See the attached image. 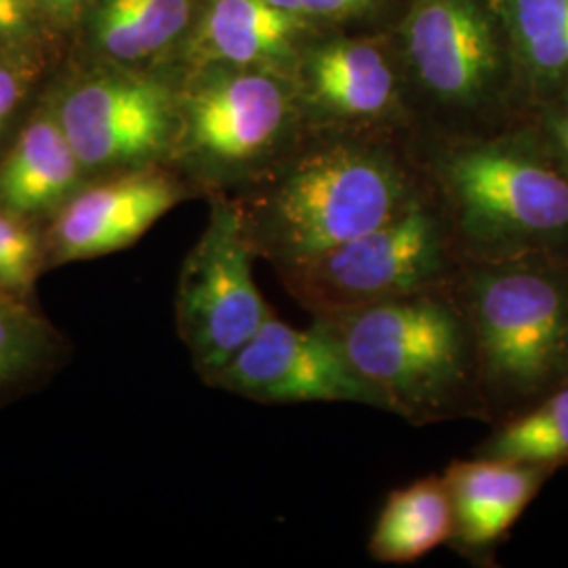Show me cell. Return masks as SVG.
<instances>
[{
	"label": "cell",
	"instance_id": "cell-5",
	"mask_svg": "<svg viewBox=\"0 0 568 568\" xmlns=\"http://www.w3.org/2000/svg\"><path fill=\"white\" fill-rule=\"evenodd\" d=\"M476 339L485 424L568 384V255L464 262L455 278Z\"/></svg>",
	"mask_w": 568,
	"mask_h": 568
},
{
	"label": "cell",
	"instance_id": "cell-12",
	"mask_svg": "<svg viewBox=\"0 0 568 568\" xmlns=\"http://www.w3.org/2000/svg\"><path fill=\"white\" fill-rule=\"evenodd\" d=\"M194 187L169 164L95 178L44 225L49 272L140 243Z\"/></svg>",
	"mask_w": 568,
	"mask_h": 568
},
{
	"label": "cell",
	"instance_id": "cell-11",
	"mask_svg": "<svg viewBox=\"0 0 568 568\" xmlns=\"http://www.w3.org/2000/svg\"><path fill=\"white\" fill-rule=\"evenodd\" d=\"M291 77L312 131L415 138L398 60L373 39L318 34Z\"/></svg>",
	"mask_w": 568,
	"mask_h": 568
},
{
	"label": "cell",
	"instance_id": "cell-24",
	"mask_svg": "<svg viewBox=\"0 0 568 568\" xmlns=\"http://www.w3.org/2000/svg\"><path fill=\"white\" fill-rule=\"evenodd\" d=\"M32 87V74L28 65L0 61V142L9 133L16 114Z\"/></svg>",
	"mask_w": 568,
	"mask_h": 568
},
{
	"label": "cell",
	"instance_id": "cell-2",
	"mask_svg": "<svg viewBox=\"0 0 568 568\" xmlns=\"http://www.w3.org/2000/svg\"><path fill=\"white\" fill-rule=\"evenodd\" d=\"M413 142L462 262L568 255V171L527 119Z\"/></svg>",
	"mask_w": 568,
	"mask_h": 568
},
{
	"label": "cell",
	"instance_id": "cell-4",
	"mask_svg": "<svg viewBox=\"0 0 568 568\" xmlns=\"http://www.w3.org/2000/svg\"><path fill=\"white\" fill-rule=\"evenodd\" d=\"M398 68L415 138H464L525 119L497 0H408Z\"/></svg>",
	"mask_w": 568,
	"mask_h": 568
},
{
	"label": "cell",
	"instance_id": "cell-13",
	"mask_svg": "<svg viewBox=\"0 0 568 568\" xmlns=\"http://www.w3.org/2000/svg\"><path fill=\"white\" fill-rule=\"evenodd\" d=\"M556 471L504 459H457L443 471L453 506L448 548L474 565H490L511 527Z\"/></svg>",
	"mask_w": 568,
	"mask_h": 568
},
{
	"label": "cell",
	"instance_id": "cell-1",
	"mask_svg": "<svg viewBox=\"0 0 568 568\" xmlns=\"http://www.w3.org/2000/svg\"><path fill=\"white\" fill-rule=\"evenodd\" d=\"M413 140L307 129L283 163L234 196L255 257L302 262L398 215L426 190Z\"/></svg>",
	"mask_w": 568,
	"mask_h": 568
},
{
	"label": "cell",
	"instance_id": "cell-10",
	"mask_svg": "<svg viewBox=\"0 0 568 568\" xmlns=\"http://www.w3.org/2000/svg\"><path fill=\"white\" fill-rule=\"evenodd\" d=\"M206 386L262 405L349 403L384 410L318 318L297 328L272 314Z\"/></svg>",
	"mask_w": 568,
	"mask_h": 568
},
{
	"label": "cell",
	"instance_id": "cell-20",
	"mask_svg": "<svg viewBox=\"0 0 568 568\" xmlns=\"http://www.w3.org/2000/svg\"><path fill=\"white\" fill-rule=\"evenodd\" d=\"M192 20V0H103L98 37L122 61L150 58L178 41Z\"/></svg>",
	"mask_w": 568,
	"mask_h": 568
},
{
	"label": "cell",
	"instance_id": "cell-25",
	"mask_svg": "<svg viewBox=\"0 0 568 568\" xmlns=\"http://www.w3.org/2000/svg\"><path fill=\"white\" fill-rule=\"evenodd\" d=\"M26 23L23 0H0V34H13Z\"/></svg>",
	"mask_w": 568,
	"mask_h": 568
},
{
	"label": "cell",
	"instance_id": "cell-17",
	"mask_svg": "<svg viewBox=\"0 0 568 568\" xmlns=\"http://www.w3.org/2000/svg\"><path fill=\"white\" fill-rule=\"evenodd\" d=\"M453 506L447 480L432 474L389 490L368 537V554L382 565H410L448 546Z\"/></svg>",
	"mask_w": 568,
	"mask_h": 568
},
{
	"label": "cell",
	"instance_id": "cell-3",
	"mask_svg": "<svg viewBox=\"0 0 568 568\" xmlns=\"http://www.w3.org/2000/svg\"><path fill=\"white\" fill-rule=\"evenodd\" d=\"M455 278L382 304L314 316L331 328L384 410L410 426L485 422L476 339Z\"/></svg>",
	"mask_w": 568,
	"mask_h": 568
},
{
	"label": "cell",
	"instance_id": "cell-23",
	"mask_svg": "<svg viewBox=\"0 0 568 568\" xmlns=\"http://www.w3.org/2000/svg\"><path fill=\"white\" fill-rule=\"evenodd\" d=\"M525 119L568 171V89L528 110Z\"/></svg>",
	"mask_w": 568,
	"mask_h": 568
},
{
	"label": "cell",
	"instance_id": "cell-8",
	"mask_svg": "<svg viewBox=\"0 0 568 568\" xmlns=\"http://www.w3.org/2000/svg\"><path fill=\"white\" fill-rule=\"evenodd\" d=\"M255 253L234 199L211 194V215L183 260L175 326L204 384L274 314L253 276Z\"/></svg>",
	"mask_w": 568,
	"mask_h": 568
},
{
	"label": "cell",
	"instance_id": "cell-7",
	"mask_svg": "<svg viewBox=\"0 0 568 568\" xmlns=\"http://www.w3.org/2000/svg\"><path fill=\"white\" fill-rule=\"evenodd\" d=\"M462 264L447 217L426 185L384 224L274 272L286 293L314 318L450 283Z\"/></svg>",
	"mask_w": 568,
	"mask_h": 568
},
{
	"label": "cell",
	"instance_id": "cell-19",
	"mask_svg": "<svg viewBox=\"0 0 568 568\" xmlns=\"http://www.w3.org/2000/svg\"><path fill=\"white\" fill-rule=\"evenodd\" d=\"M474 455L548 467L568 466V384L551 392L537 405L493 426Z\"/></svg>",
	"mask_w": 568,
	"mask_h": 568
},
{
	"label": "cell",
	"instance_id": "cell-21",
	"mask_svg": "<svg viewBox=\"0 0 568 568\" xmlns=\"http://www.w3.org/2000/svg\"><path fill=\"white\" fill-rule=\"evenodd\" d=\"M49 274L44 225L0 209V291L37 304V286Z\"/></svg>",
	"mask_w": 568,
	"mask_h": 568
},
{
	"label": "cell",
	"instance_id": "cell-16",
	"mask_svg": "<svg viewBox=\"0 0 568 568\" xmlns=\"http://www.w3.org/2000/svg\"><path fill=\"white\" fill-rule=\"evenodd\" d=\"M520 102L528 110L568 89V0H497Z\"/></svg>",
	"mask_w": 568,
	"mask_h": 568
},
{
	"label": "cell",
	"instance_id": "cell-6",
	"mask_svg": "<svg viewBox=\"0 0 568 568\" xmlns=\"http://www.w3.org/2000/svg\"><path fill=\"white\" fill-rule=\"evenodd\" d=\"M178 93L180 129L169 166L194 190L243 194L307 133L291 74L217 65Z\"/></svg>",
	"mask_w": 568,
	"mask_h": 568
},
{
	"label": "cell",
	"instance_id": "cell-26",
	"mask_svg": "<svg viewBox=\"0 0 568 568\" xmlns=\"http://www.w3.org/2000/svg\"><path fill=\"white\" fill-rule=\"evenodd\" d=\"M49 7L58 9V11H70L72 7H77L81 0H44Z\"/></svg>",
	"mask_w": 568,
	"mask_h": 568
},
{
	"label": "cell",
	"instance_id": "cell-15",
	"mask_svg": "<svg viewBox=\"0 0 568 568\" xmlns=\"http://www.w3.org/2000/svg\"><path fill=\"white\" fill-rule=\"evenodd\" d=\"M326 30L267 0H213L201 28L204 60L293 74L305 47Z\"/></svg>",
	"mask_w": 568,
	"mask_h": 568
},
{
	"label": "cell",
	"instance_id": "cell-14",
	"mask_svg": "<svg viewBox=\"0 0 568 568\" xmlns=\"http://www.w3.org/2000/svg\"><path fill=\"white\" fill-rule=\"evenodd\" d=\"M87 182L55 103L23 122L0 152V209L34 224H49Z\"/></svg>",
	"mask_w": 568,
	"mask_h": 568
},
{
	"label": "cell",
	"instance_id": "cell-18",
	"mask_svg": "<svg viewBox=\"0 0 568 568\" xmlns=\"http://www.w3.org/2000/svg\"><path fill=\"white\" fill-rule=\"evenodd\" d=\"M72 347L37 304L0 291V405L47 384Z\"/></svg>",
	"mask_w": 568,
	"mask_h": 568
},
{
	"label": "cell",
	"instance_id": "cell-22",
	"mask_svg": "<svg viewBox=\"0 0 568 568\" xmlns=\"http://www.w3.org/2000/svg\"><path fill=\"white\" fill-rule=\"evenodd\" d=\"M284 11L316 23L323 30H335L377 20L387 0H267Z\"/></svg>",
	"mask_w": 568,
	"mask_h": 568
},
{
	"label": "cell",
	"instance_id": "cell-9",
	"mask_svg": "<svg viewBox=\"0 0 568 568\" xmlns=\"http://www.w3.org/2000/svg\"><path fill=\"white\" fill-rule=\"evenodd\" d=\"M55 110L89 180L171 163L180 108L163 82L95 77L68 89Z\"/></svg>",
	"mask_w": 568,
	"mask_h": 568
}]
</instances>
